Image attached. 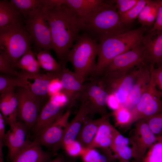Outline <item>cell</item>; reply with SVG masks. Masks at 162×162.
Returning <instances> with one entry per match:
<instances>
[{
  "label": "cell",
  "mask_w": 162,
  "mask_h": 162,
  "mask_svg": "<svg viewBox=\"0 0 162 162\" xmlns=\"http://www.w3.org/2000/svg\"><path fill=\"white\" fill-rule=\"evenodd\" d=\"M151 78L150 66L146 64L137 77L128 97L127 108L130 111L149 86Z\"/></svg>",
  "instance_id": "21"
},
{
  "label": "cell",
  "mask_w": 162,
  "mask_h": 162,
  "mask_svg": "<svg viewBox=\"0 0 162 162\" xmlns=\"http://www.w3.org/2000/svg\"><path fill=\"white\" fill-rule=\"evenodd\" d=\"M28 80L23 76L21 77L1 74L0 75V92L7 89L17 87L29 89Z\"/></svg>",
  "instance_id": "32"
},
{
  "label": "cell",
  "mask_w": 162,
  "mask_h": 162,
  "mask_svg": "<svg viewBox=\"0 0 162 162\" xmlns=\"http://www.w3.org/2000/svg\"><path fill=\"white\" fill-rule=\"evenodd\" d=\"M30 130L23 122L18 121L10 126L3 140L8 148V158L12 162L17 154L28 143L27 139Z\"/></svg>",
  "instance_id": "14"
},
{
  "label": "cell",
  "mask_w": 162,
  "mask_h": 162,
  "mask_svg": "<svg viewBox=\"0 0 162 162\" xmlns=\"http://www.w3.org/2000/svg\"><path fill=\"white\" fill-rule=\"evenodd\" d=\"M52 153L44 151L34 141L27 145L16 156L12 162H49Z\"/></svg>",
  "instance_id": "20"
},
{
  "label": "cell",
  "mask_w": 162,
  "mask_h": 162,
  "mask_svg": "<svg viewBox=\"0 0 162 162\" xmlns=\"http://www.w3.org/2000/svg\"><path fill=\"white\" fill-rule=\"evenodd\" d=\"M32 42L23 24L0 32V50L7 55L13 67L23 56L31 50Z\"/></svg>",
  "instance_id": "5"
},
{
  "label": "cell",
  "mask_w": 162,
  "mask_h": 162,
  "mask_svg": "<svg viewBox=\"0 0 162 162\" xmlns=\"http://www.w3.org/2000/svg\"><path fill=\"white\" fill-rule=\"evenodd\" d=\"M158 66H162V59L161 60V61L160 62V63L158 65Z\"/></svg>",
  "instance_id": "48"
},
{
  "label": "cell",
  "mask_w": 162,
  "mask_h": 162,
  "mask_svg": "<svg viewBox=\"0 0 162 162\" xmlns=\"http://www.w3.org/2000/svg\"><path fill=\"white\" fill-rule=\"evenodd\" d=\"M34 53L40 68L48 72L58 74L66 66L58 62L49 51L39 50L37 52Z\"/></svg>",
  "instance_id": "29"
},
{
  "label": "cell",
  "mask_w": 162,
  "mask_h": 162,
  "mask_svg": "<svg viewBox=\"0 0 162 162\" xmlns=\"http://www.w3.org/2000/svg\"><path fill=\"white\" fill-rule=\"evenodd\" d=\"M24 72L31 74H40V68L35 53L30 50L23 56L13 65Z\"/></svg>",
  "instance_id": "30"
},
{
  "label": "cell",
  "mask_w": 162,
  "mask_h": 162,
  "mask_svg": "<svg viewBox=\"0 0 162 162\" xmlns=\"http://www.w3.org/2000/svg\"><path fill=\"white\" fill-rule=\"evenodd\" d=\"M141 41L130 50L115 58L100 76L107 73L119 70H129L142 64H147Z\"/></svg>",
  "instance_id": "13"
},
{
  "label": "cell",
  "mask_w": 162,
  "mask_h": 162,
  "mask_svg": "<svg viewBox=\"0 0 162 162\" xmlns=\"http://www.w3.org/2000/svg\"><path fill=\"white\" fill-rule=\"evenodd\" d=\"M119 14L130 10L135 6L139 0H112Z\"/></svg>",
  "instance_id": "40"
},
{
  "label": "cell",
  "mask_w": 162,
  "mask_h": 162,
  "mask_svg": "<svg viewBox=\"0 0 162 162\" xmlns=\"http://www.w3.org/2000/svg\"><path fill=\"white\" fill-rule=\"evenodd\" d=\"M4 145L3 140H0V162H4L3 152V147Z\"/></svg>",
  "instance_id": "46"
},
{
  "label": "cell",
  "mask_w": 162,
  "mask_h": 162,
  "mask_svg": "<svg viewBox=\"0 0 162 162\" xmlns=\"http://www.w3.org/2000/svg\"><path fill=\"white\" fill-rule=\"evenodd\" d=\"M15 88H8L0 94V112L10 126L18 121L19 102Z\"/></svg>",
  "instance_id": "19"
},
{
  "label": "cell",
  "mask_w": 162,
  "mask_h": 162,
  "mask_svg": "<svg viewBox=\"0 0 162 162\" xmlns=\"http://www.w3.org/2000/svg\"><path fill=\"white\" fill-rule=\"evenodd\" d=\"M112 116H113L112 112L95 120L87 116L83 121L76 140L84 148H87L94 138L101 123L106 118Z\"/></svg>",
  "instance_id": "24"
},
{
  "label": "cell",
  "mask_w": 162,
  "mask_h": 162,
  "mask_svg": "<svg viewBox=\"0 0 162 162\" xmlns=\"http://www.w3.org/2000/svg\"><path fill=\"white\" fill-rule=\"evenodd\" d=\"M43 7L51 33L52 49L58 63L66 66L68 54L82 30L81 18L63 4L51 6L44 4Z\"/></svg>",
  "instance_id": "1"
},
{
  "label": "cell",
  "mask_w": 162,
  "mask_h": 162,
  "mask_svg": "<svg viewBox=\"0 0 162 162\" xmlns=\"http://www.w3.org/2000/svg\"><path fill=\"white\" fill-rule=\"evenodd\" d=\"M24 18L10 1H0V32L23 24Z\"/></svg>",
  "instance_id": "22"
},
{
  "label": "cell",
  "mask_w": 162,
  "mask_h": 162,
  "mask_svg": "<svg viewBox=\"0 0 162 162\" xmlns=\"http://www.w3.org/2000/svg\"><path fill=\"white\" fill-rule=\"evenodd\" d=\"M155 30L162 31V5L160 3V0L156 20L153 28L150 31Z\"/></svg>",
  "instance_id": "43"
},
{
  "label": "cell",
  "mask_w": 162,
  "mask_h": 162,
  "mask_svg": "<svg viewBox=\"0 0 162 162\" xmlns=\"http://www.w3.org/2000/svg\"><path fill=\"white\" fill-rule=\"evenodd\" d=\"M89 113V109L87 104L81 103L76 115L68 123L61 142V148H63L76 140L84 120Z\"/></svg>",
  "instance_id": "23"
},
{
  "label": "cell",
  "mask_w": 162,
  "mask_h": 162,
  "mask_svg": "<svg viewBox=\"0 0 162 162\" xmlns=\"http://www.w3.org/2000/svg\"><path fill=\"white\" fill-rule=\"evenodd\" d=\"M98 50V42L85 32L79 35L68 54L67 62L72 64L74 72L83 82L95 71Z\"/></svg>",
  "instance_id": "4"
},
{
  "label": "cell",
  "mask_w": 162,
  "mask_h": 162,
  "mask_svg": "<svg viewBox=\"0 0 162 162\" xmlns=\"http://www.w3.org/2000/svg\"><path fill=\"white\" fill-rule=\"evenodd\" d=\"M58 79L62 86L61 92L68 100L67 109H71L77 101L84 82L77 74L70 70L66 66L63 67L59 73Z\"/></svg>",
  "instance_id": "16"
},
{
  "label": "cell",
  "mask_w": 162,
  "mask_h": 162,
  "mask_svg": "<svg viewBox=\"0 0 162 162\" xmlns=\"http://www.w3.org/2000/svg\"><path fill=\"white\" fill-rule=\"evenodd\" d=\"M62 88V84L59 79L54 80L51 83L49 87L48 93L50 97L61 92Z\"/></svg>",
  "instance_id": "42"
},
{
  "label": "cell",
  "mask_w": 162,
  "mask_h": 162,
  "mask_svg": "<svg viewBox=\"0 0 162 162\" xmlns=\"http://www.w3.org/2000/svg\"><path fill=\"white\" fill-rule=\"evenodd\" d=\"M16 92L19 102L18 120L24 122L31 130L36 123L42 102L29 89L19 87Z\"/></svg>",
  "instance_id": "11"
},
{
  "label": "cell",
  "mask_w": 162,
  "mask_h": 162,
  "mask_svg": "<svg viewBox=\"0 0 162 162\" xmlns=\"http://www.w3.org/2000/svg\"><path fill=\"white\" fill-rule=\"evenodd\" d=\"M63 148L68 155L73 157L81 156L84 149L80 143L76 140Z\"/></svg>",
  "instance_id": "39"
},
{
  "label": "cell",
  "mask_w": 162,
  "mask_h": 162,
  "mask_svg": "<svg viewBox=\"0 0 162 162\" xmlns=\"http://www.w3.org/2000/svg\"><path fill=\"white\" fill-rule=\"evenodd\" d=\"M129 138L122 135L115 128L110 149L118 161L129 160L133 158V153Z\"/></svg>",
  "instance_id": "26"
},
{
  "label": "cell",
  "mask_w": 162,
  "mask_h": 162,
  "mask_svg": "<svg viewBox=\"0 0 162 162\" xmlns=\"http://www.w3.org/2000/svg\"><path fill=\"white\" fill-rule=\"evenodd\" d=\"M146 30V27L141 26L136 29L104 38L98 41L96 67L89 80L97 79L115 58L130 50L140 42Z\"/></svg>",
  "instance_id": "3"
},
{
  "label": "cell",
  "mask_w": 162,
  "mask_h": 162,
  "mask_svg": "<svg viewBox=\"0 0 162 162\" xmlns=\"http://www.w3.org/2000/svg\"><path fill=\"white\" fill-rule=\"evenodd\" d=\"M89 80L88 82L83 83L77 101L87 104L89 109L88 116L90 118L96 114L101 116L105 115L109 113L106 107L109 94L97 80Z\"/></svg>",
  "instance_id": "9"
},
{
  "label": "cell",
  "mask_w": 162,
  "mask_h": 162,
  "mask_svg": "<svg viewBox=\"0 0 162 162\" xmlns=\"http://www.w3.org/2000/svg\"><path fill=\"white\" fill-rule=\"evenodd\" d=\"M147 0H139L133 7L127 11L119 14L122 22L128 26L138 17L146 4Z\"/></svg>",
  "instance_id": "35"
},
{
  "label": "cell",
  "mask_w": 162,
  "mask_h": 162,
  "mask_svg": "<svg viewBox=\"0 0 162 162\" xmlns=\"http://www.w3.org/2000/svg\"><path fill=\"white\" fill-rule=\"evenodd\" d=\"M148 149L142 162H162V135Z\"/></svg>",
  "instance_id": "34"
},
{
  "label": "cell",
  "mask_w": 162,
  "mask_h": 162,
  "mask_svg": "<svg viewBox=\"0 0 162 162\" xmlns=\"http://www.w3.org/2000/svg\"><path fill=\"white\" fill-rule=\"evenodd\" d=\"M143 119L156 136L162 135V112Z\"/></svg>",
  "instance_id": "38"
},
{
  "label": "cell",
  "mask_w": 162,
  "mask_h": 162,
  "mask_svg": "<svg viewBox=\"0 0 162 162\" xmlns=\"http://www.w3.org/2000/svg\"><path fill=\"white\" fill-rule=\"evenodd\" d=\"M49 162H65V161L62 156H59L54 159L51 160Z\"/></svg>",
  "instance_id": "47"
},
{
  "label": "cell",
  "mask_w": 162,
  "mask_h": 162,
  "mask_svg": "<svg viewBox=\"0 0 162 162\" xmlns=\"http://www.w3.org/2000/svg\"><path fill=\"white\" fill-rule=\"evenodd\" d=\"M141 43L147 63L150 65H158L162 59V31L149 30Z\"/></svg>",
  "instance_id": "17"
},
{
  "label": "cell",
  "mask_w": 162,
  "mask_h": 162,
  "mask_svg": "<svg viewBox=\"0 0 162 162\" xmlns=\"http://www.w3.org/2000/svg\"><path fill=\"white\" fill-rule=\"evenodd\" d=\"M112 112L115 120L116 126L125 128L130 118V111L125 107L121 106Z\"/></svg>",
  "instance_id": "37"
},
{
  "label": "cell",
  "mask_w": 162,
  "mask_h": 162,
  "mask_svg": "<svg viewBox=\"0 0 162 162\" xmlns=\"http://www.w3.org/2000/svg\"><path fill=\"white\" fill-rule=\"evenodd\" d=\"M80 18L82 30L98 42L130 31L122 22L112 0H106L95 10Z\"/></svg>",
  "instance_id": "2"
},
{
  "label": "cell",
  "mask_w": 162,
  "mask_h": 162,
  "mask_svg": "<svg viewBox=\"0 0 162 162\" xmlns=\"http://www.w3.org/2000/svg\"><path fill=\"white\" fill-rule=\"evenodd\" d=\"M101 151L95 148H84L81 155L83 162H115L116 159L110 148H101Z\"/></svg>",
  "instance_id": "28"
},
{
  "label": "cell",
  "mask_w": 162,
  "mask_h": 162,
  "mask_svg": "<svg viewBox=\"0 0 162 162\" xmlns=\"http://www.w3.org/2000/svg\"><path fill=\"white\" fill-rule=\"evenodd\" d=\"M23 76L27 80H33L32 83L29 82V88L32 93L42 102L50 97L48 92L50 85L54 80L58 78L59 74L47 72L46 74H28L21 71Z\"/></svg>",
  "instance_id": "18"
},
{
  "label": "cell",
  "mask_w": 162,
  "mask_h": 162,
  "mask_svg": "<svg viewBox=\"0 0 162 162\" xmlns=\"http://www.w3.org/2000/svg\"><path fill=\"white\" fill-rule=\"evenodd\" d=\"M0 72L1 74L21 77L20 72L15 70L7 55L0 50Z\"/></svg>",
  "instance_id": "36"
},
{
  "label": "cell",
  "mask_w": 162,
  "mask_h": 162,
  "mask_svg": "<svg viewBox=\"0 0 162 162\" xmlns=\"http://www.w3.org/2000/svg\"><path fill=\"white\" fill-rule=\"evenodd\" d=\"M151 78L149 85L140 100L130 111V120L126 127L129 129L137 121L162 112V100L160 92L154 82L150 68Z\"/></svg>",
  "instance_id": "7"
},
{
  "label": "cell",
  "mask_w": 162,
  "mask_h": 162,
  "mask_svg": "<svg viewBox=\"0 0 162 162\" xmlns=\"http://www.w3.org/2000/svg\"><path fill=\"white\" fill-rule=\"evenodd\" d=\"M74 162V161H69V162Z\"/></svg>",
  "instance_id": "51"
},
{
  "label": "cell",
  "mask_w": 162,
  "mask_h": 162,
  "mask_svg": "<svg viewBox=\"0 0 162 162\" xmlns=\"http://www.w3.org/2000/svg\"><path fill=\"white\" fill-rule=\"evenodd\" d=\"M7 123L2 114L0 113V140H3L6 134L5 125Z\"/></svg>",
  "instance_id": "45"
},
{
  "label": "cell",
  "mask_w": 162,
  "mask_h": 162,
  "mask_svg": "<svg viewBox=\"0 0 162 162\" xmlns=\"http://www.w3.org/2000/svg\"><path fill=\"white\" fill-rule=\"evenodd\" d=\"M107 105L113 111L116 110L120 106L116 98L113 94L109 95Z\"/></svg>",
  "instance_id": "44"
},
{
  "label": "cell",
  "mask_w": 162,
  "mask_h": 162,
  "mask_svg": "<svg viewBox=\"0 0 162 162\" xmlns=\"http://www.w3.org/2000/svg\"><path fill=\"white\" fill-rule=\"evenodd\" d=\"M146 64L136 67L128 72L119 71L110 74L103 87L108 94L114 95L120 106L127 108L128 97L137 77Z\"/></svg>",
  "instance_id": "6"
},
{
  "label": "cell",
  "mask_w": 162,
  "mask_h": 162,
  "mask_svg": "<svg viewBox=\"0 0 162 162\" xmlns=\"http://www.w3.org/2000/svg\"><path fill=\"white\" fill-rule=\"evenodd\" d=\"M153 74L155 84L160 91L162 100V66H158L157 68H154L152 65H150Z\"/></svg>",
  "instance_id": "41"
},
{
  "label": "cell",
  "mask_w": 162,
  "mask_h": 162,
  "mask_svg": "<svg viewBox=\"0 0 162 162\" xmlns=\"http://www.w3.org/2000/svg\"><path fill=\"white\" fill-rule=\"evenodd\" d=\"M102 0H56L58 5L63 4L70 9L80 17L95 10L104 4Z\"/></svg>",
  "instance_id": "25"
},
{
  "label": "cell",
  "mask_w": 162,
  "mask_h": 162,
  "mask_svg": "<svg viewBox=\"0 0 162 162\" xmlns=\"http://www.w3.org/2000/svg\"><path fill=\"white\" fill-rule=\"evenodd\" d=\"M160 4L159 0H147L137 18L142 26H150L155 22Z\"/></svg>",
  "instance_id": "31"
},
{
  "label": "cell",
  "mask_w": 162,
  "mask_h": 162,
  "mask_svg": "<svg viewBox=\"0 0 162 162\" xmlns=\"http://www.w3.org/2000/svg\"><path fill=\"white\" fill-rule=\"evenodd\" d=\"M109 118H106L101 123L94 138L87 148H110L115 128L110 123Z\"/></svg>",
  "instance_id": "27"
},
{
  "label": "cell",
  "mask_w": 162,
  "mask_h": 162,
  "mask_svg": "<svg viewBox=\"0 0 162 162\" xmlns=\"http://www.w3.org/2000/svg\"><path fill=\"white\" fill-rule=\"evenodd\" d=\"M70 109L66 111L55 122L44 129L33 141L38 144L51 148L52 153L61 148L64 132L68 124Z\"/></svg>",
  "instance_id": "12"
},
{
  "label": "cell",
  "mask_w": 162,
  "mask_h": 162,
  "mask_svg": "<svg viewBox=\"0 0 162 162\" xmlns=\"http://www.w3.org/2000/svg\"><path fill=\"white\" fill-rule=\"evenodd\" d=\"M118 162H130L129 160H122L118 161Z\"/></svg>",
  "instance_id": "49"
},
{
  "label": "cell",
  "mask_w": 162,
  "mask_h": 162,
  "mask_svg": "<svg viewBox=\"0 0 162 162\" xmlns=\"http://www.w3.org/2000/svg\"><path fill=\"white\" fill-rule=\"evenodd\" d=\"M10 2L25 19L43 4V0H11Z\"/></svg>",
  "instance_id": "33"
},
{
  "label": "cell",
  "mask_w": 162,
  "mask_h": 162,
  "mask_svg": "<svg viewBox=\"0 0 162 162\" xmlns=\"http://www.w3.org/2000/svg\"><path fill=\"white\" fill-rule=\"evenodd\" d=\"M160 3L161 5H162V0L160 1Z\"/></svg>",
  "instance_id": "50"
},
{
  "label": "cell",
  "mask_w": 162,
  "mask_h": 162,
  "mask_svg": "<svg viewBox=\"0 0 162 162\" xmlns=\"http://www.w3.org/2000/svg\"><path fill=\"white\" fill-rule=\"evenodd\" d=\"M65 106L50 98L42 107L36 123L31 130L34 138L64 114Z\"/></svg>",
  "instance_id": "15"
},
{
  "label": "cell",
  "mask_w": 162,
  "mask_h": 162,
  "mask_svg": "<svg viewBox=\"0 0 162 162\" xmlns=\"http://www.w3.org/2000/svg\"><path fill=\"white\" fill-rule=\"evenodd\" d=\"M134 124V129L129 138L134 159L132 162H142L148 149L157 141V136L144 119Z\"/></svg>",
  "instance_id": "10"
},
{
  "label": "cell",
  "mask_w": 162,
  "mask_h": 162,
  "mask_svg": "<svg viewBox=\"0 0 162 162\" xmlns=\"http://www.w3.org/2000/svg\"><path fill=\"white\" fill-rule=\"evenodd\" d=\"M43 4L25 19V26L39 50L50 51L52 49L51 35L44 14Z\"/></svg>",
  "instance_id": "8"
}]
</instances>
